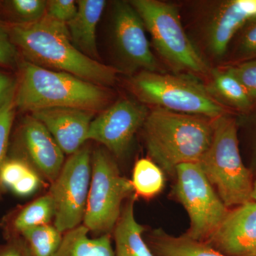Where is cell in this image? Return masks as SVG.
Masks as SVG:
<instances>
[{"label": "cell", "mask_w": 256, "mask_h": 256, "mask_svg": "<svg viewBox=\"0 0 256 256\" xmlns=\"http://www.w3.org/2000/svg\"><path fill=\"white\" fill-rule=\"evenodd\" d=\"M9 31L13 43L30 63L102 87L114 85L117 79V68L89 58L74 46L66 24L45 15L35 23L14 24Z\"/></svg>", "instance_id": "6da1fadb"}, {"label": "cell", "mask_w": 256, "mask_h": 256, "mask_svg": "<svg viewBox=\"0 0 256 256\" xmlns=\"http://www.w3.org/2000/svg\"><path fill=\"white\" fill-rule=\"evenodd\" d=\"M214 120L153 108L142 128L150 160L171 175L178 165L198 162L212 143Z\"/></svg>", "instance_id": "7a4b0ae2"}, {"label": "cell", "mask_w": 256, "mask_h": 256, "mask_svg": "<svg viewBox=\"0 0 256 256\" xmlns=\"http://www.w3.org/2000/svg\"><path fill=\"white\" fill-rule=\"evenodd\" d=\"M15 106L34 112L54 108L102 110L109 100L104 87L65 72L42 68L28 62L20 70Z\"/></svg>", "instance_id": "3957f363"}, {"label": "cell", "mask_w": 256, "mask_h": 256, "mask_svg": "<svg viewBox=\"0 0 256 256\" xmlns=\"http://www.w3.org/2000/svg\"><path fill=\"white\" fill-rule=\"evenodd\" d=\"M198 163L227 208L252 201L254 182L240 156L235 120L226 114L215 120L212 143Z\"/></svg>", "instance_id": "277c9868"}, {"label": "cell", "mask_w": 256, "mask_h": 256, "mask_svg": "<svg viewBox=\"0 0 256 256\" xmlns=\"http://www.w3.org/2000/svg\"><path fill=\"white\" fill-rule=\"evenodd\" d=\"M194 77L144 70L134 74L129 84L144 105L210 120L226 114L223 105L210 95L206 86Z\"/></svg>", "instance_id": "5b68a950"}, {"label": "cell", "mask_w": 256, "mask_h": 256, "mask_svg": "<svg viewBox=\"0 0 256 256\" xmlns=\"http://www.w3.org/2000/svg\"><path fill=\"white\" fill-rule=\"evenodd\" d=\"M160 56L172 68L191 73L210 72L206 60L184 30L175 5L158 0H132Z\"/></svg>", "instance_id": "8992f818"}, {"label": "cell", "mask_w": 256, "mask_h": 256, "mask_svg": "<svg viewBox=\"0 0 256 256\" xmlns=\"http://www.w3.org/2000/svg\"><path fill=\"white\" fill-rule=\"evenodd\" d=\"M92 173L82 225L96 236L110 234L122 212L126 198L134 190L131 180L120 172L112 154L105 148L92 153Z\"/></svg>", "instance_id": "52a82bcc"}, {"label": "cell", "mask_w": 256, "mask_h": 256, "mask_svg": "<svg viewBox=\"0 0 256 256\" xmlns=\"http://www.w3.org/2000/svg\"><path fill=\"white\" fill-rule=\"evenodd\" d=\"M174 193L188 212V238L206 242L216 232L229 210L216 193L198 163L178 165Z\"/></svg>", "instance_id": "ba28073f"}, {"label": "cell", "mask_w": 256, "mask_h": 256, "mask_svg": "<svg viewBox=\"0 0 256 256\" xmlns=\"http://www.w3.org/2000/svg\"><path fill=\"white\" fill-rule=\"evenodd\" d=\"M92 156L88 146H82L69 156L50 183L48 193L54 205V226L62 234L84 222L92 180Z\"/></svg>", "instance_id": "9c48e42d"}, {"label": "cell", "mask_w": 256, "mask_h": 256, "mask_svg": "<svg viewBox=\"0 0 256 256\" xmlns=\"http://www.w3.org/2000/svg\"><path fill=\"white\" fill-rule=\"evenodd\" d=\"M142 18L130 2L114 3L111 35L120 65L126 72H156L158 63L146 38Z\"/></svg>", "instance_id": "30bf717a"}, {"label": "cell", "mask_w": 256, "mask_h": 256, "mask_svg": "<svg viewBox=\"0 0 256 256\" xmlns=\"http://www.w3.org/2000/svg\"><path fill=\"white\" fill-rule=\"evenodd\" d=\"M149 112L146 105L139 101L120 99L92 119L88 140L102 144L112 156H124Z\"/></svg>", "instance_id": "8fae6325"}, {"label": "cell", "mask_w": 256, "mask_h": 256, "mask_svg": "<svg viewBox=\"0 0 256 256\" xmlns=\"http://www.w3.org/2000/svg\"><path fill=\"white\" fill-rule=\"evenodd\" d=\"M206 242L227 256H252L256 250V202L229 210Z\"/></svg>", "instance_id": "7c38bea8"}, {"label": "cell", "mask_w": 256, "mask_h": 256, "mask_svg": "<svg viewBox=\"0 0 256 256\" xmlns=\"http://www.w3.org/2000/svg\"><path fill=\"white\" fill-rule=\"evenodd\" d=\"M254 18L256 0L222 2L210 15L205 28V40L210 54L216 58L223 57L236 34Z\"/></svg>", "instance_id": "4fadbf2b"}, {"label": "cell", "mask_w": 256, "mask_h": 256, "mask_svg": "<svg viewBox=\"0 0 256 256\" xmlns=\"http://www.w3.org/2000/svg\"><path fill=\"white\" fill-rule=\"evenodd\" d=\"M32 116L46 128L64 154L70 156L88 141L94 112L72 108H54L34 111Z\"/></svg>", "instance_id": "5bb4252c"}, {"label": "cell", "mask_w": 256, "mask_h": 256, "mask_svg": "<svg viewBox=\"0 0 256 256\" xmlns=\"http://www.w3.org/2000/svg\"><path fill=\"white\" fill-rule=\"evenodd\" d=\"M22 141L30 164L42 178L53 182L63 168L64 153L46 128L33 116L24 120Z\"/></svg>", "instance_id": "9a60e30c"}, {"label": "cell", "mask_w": 256, "mask_h": 256, "mask_svg": "<svg viewBox=\"0 0 256 256\" xmlns=\"http://www.w3.org/2000/svg\"><path fill=\"white\" fill-rule=\"evenodd\" d=\"M76 14L66 24L74 46L92 60H98L96 28L107 4L105 0L76 1Z\"/></svg>", "instance_id": "2e32d148"}, {"label": "cell", "mask_w": 256, "mask_h": 256, "mask_svg": "<svg viewBox=\"0 0 256 256\" xmlns=\"http://www.w3.org/2000/svg\"><path fill=\"white\" fill-rule=\"evenodd\" d=\"M134 197L128 198L114 229L116 256H154L143 239L144 228L134 216Z\"/></svg>", "instance_id": "e0dca14e"}, {"label": "cell", "mask_w": 256, "mask_h": 256, "mask_svg": "<svg viewBox=\"0 0 256 256\" xmlns=\"http://www.w3.org/2000/svg\"><path fill=\"white\" fill-rule=\"evenodd\" d=\"M89 233L82 224L66 232L54 256H116L110 234L90 238Z\"/></svg>", "instance_id": "ac0fdd59"}, {"label": "cell", "mask_w": 256, "mask_h": 256, "mask_svg": "<svg viewBox=\"0 0 256 256\" xmlns=\"http://www.w3.org/2000/svg\"><path fill=\"white\" fill-rule=\"evenodd\" d=\"M206 87L210 95L222 105L244 112L250 110L254 105L246 89L230 68L212 70V79Z\"/></svg>", "instance_id": "d6986e66"}, {"label": "cell", "mask_w": 256, "mask_h": 256, "mask_svg": "<svg viewBox=\"0 0 256 256\" xmlns=\"http://www.w3.org/2000/svg\"><path fill=\"white\" fill-rule=\"evenodd\" d=\"M42 184V176L28 160H6L0 169V186L10 188L18 196L33 194Z\"/></svg>", "instance_id": "ffe728a7"}, {"label": "cell", "mask_w": 256, "mask_h": 256, "mask_svg": "<svg viewBox=\"0 0 256 256\" xmlns=\"http://www.w3.org/2000/svg\"><path fill=\"white\" fill-rule=\"evenodd\" d=\"M152 245L156 256H227L206 242L185 235L172 236L159 230L152 236Z\"/></svg>", "instance_id": "44dd1931"}, {"label": "cell", "mask_w": 256, "mask_h": 256, "mask_svg": "<svg viewBox=\"0 0 256 256\" xmlns=\"http://www.w3.org/2000/svg\"><path fill=\"white\" fill-rule=\"evenodd\" d=\"M54 218V205L50 194L40 196L18 212L12 222L14 234L21 236L24 232L36 227L50 224Z\"/></svg>", "instance_id": "7402d4cb"}, {"label": "cell", "mask_w": 256, "mask_h": 256, "mask_svg": "<svg viewBox=\"0 0 256 256\" xmlns=\"http://www.w3.org/2000/svg\"><path fill=\"white\" fill-rule=\"evenodd\" d=\"M131 182L137 196L150 198L164 188V175L162 170L152 160L142 158L134 164Z\"/></svg>", "instance_id": "603a6c76"}, {"label": "cell", "mask_w": 256, "mask_h": 256, "mask_svg": "<svg viewBox=\"0 0 256 256\" xmlns=\"http://www.w3.org/2000/svg\"><path fill=\"white\" fill-rule=\"evenodd\" d=\"M21 236L28 242L31 256H54L60 248L64 234L54 226L47 224L28 229Z\"/></svg>", "instance_id": "cb8c5ba5"}, {"label": "cell", "mask_w": 256, "mask_h": 256, "mask_svg": "<svg viewBox=\"0 0 256 256\" xmlns=\"http://www.w3.org/2000/svg\"><path fill=\"white\" fill-rule=\"evenodd\" d=\"M47 1L10 0L3 2L4 10L16 20L14 24L35 23L46 15Z\"/></svg>", "instance_id": "d4e9b609"}, {"label": "cell", "mask_w": 256, "mask_h": 256, "mask_svg": "<svg viewBox=\"0 0 256 256\" xmlns=\"http://www.w3.org/2000/svg\"><path fill=\"white\" fill-rule=\"evenodd\" d=\"M15 107L14 96H13L0 108V169L6 160L10 131L14 120Z\"/></svg>", "instance_id": "484cf974"}, {"label": "cell", "mask_w": 256, "mask_h": 256, "mask_svg": "<svg viewBox=\"0 0 256 256\" xmlns=\"http://www.w3.org/2000/svg\"><path fill=\"white\" fill-rule=\"evenodd\" d=\"M229 68L246 89L254 104H256V58L245 60Z\"/></svg>", "instance_id": "4316f807"}, {"label": "cell", "mask_w": 256, "mask_h": 256, "mask_svg": "<svg viewBox=\"0 0 256 256\" xmlns=\"http://www.w3.org/2000/svg\"><path fill=\"white\" fill-rule=\"evenodd\" d=\"M77 11L78 5L74 0L47 1L46 16L60 22H69L76 16Z\"/></svg>", "instance_id": "83f0119b"}, {"label": "cell", "mask_w": 256, "mask_h": 256, "mask_svg": "<svg viewBox=\"0 0 256 256\" xmlns=\"http://www.w3.org/2000/svg\"><path fill=\"white\" fill-rule=\"evenodd\" d=\"M237 55L246 60L256 58V18L244 26L237 47Z\"/></svg>", "instance_id": "f1b7e54d"}, {"label": "cell", "mask_w": 256, "mask_h": 256, "mask_svg": "<svg viewBox=\"0 0 256 256\" xmlns=\"http://www.w3.org/2000/svg\"><path fill=\"white\" fill-rule=\"evenodd\" d=\"M18 56V48L12 40L9 30L0 23V65H14Z\"/></svg>", "instance_id": "f546056e"}, {"label": "cell", "mask_w": 256, "mask_h": 256, "mask_svg": "<svg viewBox=\"0 0 256 256\" xmlns=\"http://www.w3.org/2000/svg\"><path fill=\"white\" fill-rule=\"evenodd\" d=\"M0 256H31L28 242L22 236H12L0 246Z\"/></svg>", "instance_id": "4dcf8cb0"}, {"label": "cell", "mask_w": 256, "mask_h": 256, "mask_svg": "<svg viewBox=\"0 0 256 256\" xmlns=\"http://www.w3.org/2000/svg\"><path fill=\"white\" fill-rule=\"evenodd\" d=\"M16 82L10 76L0 72V108L10 98L14 96Z\"/></svg>", "instance_id": "1f68e13d"}, {"label": "cell", "mask_w": 256, "mask_h": 256, "mask_svg": "<svg viewBox=\"0 0 256 256\" xmlns=\"http://www.w3.org/2000/svg\"><path fill=\"white\" fill-rule=\"evenodd\" d=\"M252 200L256 202V181L254 184V190L252 193Z\"/></svg>", "instance_id": "d6a6232c"}, {"label": "cell", "mask_w": 256, "mask_h": 256, "mask_svg": "<svg viewBox=\"0 0 256 256\" xmlns=\"http://www.w3.org/2000/svg\"><path fill=\"white\" fill-rule=\"evenodd\" d=\"M252 256H256V250L255 252H254V254H252Z\"/></svg>", "instance_id": "836d02e7"}, {"label": "cell", "mask_w": 256, "mask_h": 256, "mask_svg": "<svg viewBox=\"0 0 256 256\" xmlns=\"http://www.w3.org/2000/svg\"><path fill=\"white\" fill-rule=\"evenodd\" d=\"M255 162H256V150Z\"/></svg>", "instance_id": "e575fe53"}]
</instances>
